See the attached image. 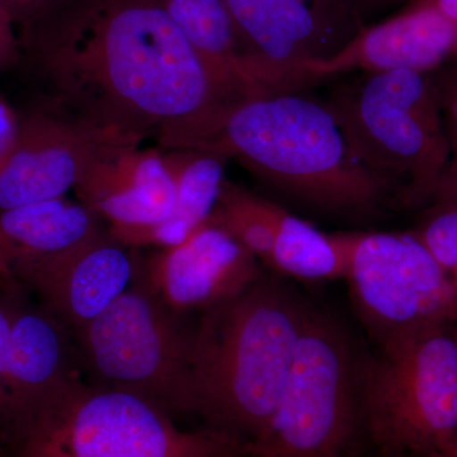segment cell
<instances>
[{"mask_svg":"<svg viewBox=\"0 0 457 457\" xmlns=\"http://www.w3.org/2000/svg\"><path fill=\"white\" fill-rule=\"evenodd\" d=\"M13 128L14 125H11V122H9L7 111L3 110V107L0 106V152L11 137Z\"/></svg>","mask_w":457,"mask_h":457,"instance_id":"cell-31","label":"cell"},{"mask_svg":"<svg viewBox=\"0 0 457 457\" xmlns=\"http://www.w3.org/2000/svg\"><path fill=\"white\" fill-rule=\"evenodd\" d=\"M137 281L73 333L96 386L134 394L171 418L192 414L194 328Z\"/></svg>","mask_w":457,"mask_h":457,"instance_id":"cell-8","label":"cell"},{"mask_svg":"<svg viewBox=\"0 0 457 457\" xmlns=\"http://www.w3.org/2000/svg\"><path fill=\"white\" fill-rule=\"evenodd\" d=\"M0 69H2V65H0Z\"/></svg>","mask_w":457,"mask_h":457,"instance_id":"cell-35","label":"cell"},{"mask_svg":"<svg viewBox=\"0 0 457 457\" xmlns=\"http://www.w3.org/2000/svg\"><path fill=\"white\" fill-rule=\"evenodd\" d=\"M176 187L173 209L163 221L134 230H108L129 249L179 245L212 215L225 182L227 159L213 153L171 149L164 154Z\"/></svg>","mask_w":457,"mask_h":457,"instance_id":"cell-18","label":"cell"},{"mask_svg":"<svg viewBox=\"0 0 457 457\" xmlns=\"http://www.w3.org/2000/svg\"><path fill=\"white\" fill-rule=\"evenodd\" d=\"M457 59V26L422 3L383 22L361 29L326 59L312 62L309 80L361 71L363 73L411 71L436 73Z\"/></svg>","mask_w":457,"mask_h":457,"instance_id":"cell-14","label":"cell"},{"mask_svg":"<svg viewBox=\"0 0 457 457\" xmlns=\"http://www.w3.org/2000/svg\"><path fill=\"white\" fill-rule=\"evenodd\" d=\"M74 191L80 204L110 222L111 230H134L163 221L176 197L164 154L139 145L120 146L99 158Z\"/></svg>","mask_w":457,"mask_h":457,"instance_id":"cell-15","label":"cell"},{"mask_svg":"<svg viewBox=\"0 0 457 457\" xmlns=\"http://www.w3.org/2000/svg\"><path fill=\"white\" fill-rule=\"evenodd\" d=\"M21 59L22 49L16 23L7 12L0 9V65L5 68Z\"/></svg>","mask_w":457,"mask_h":457,"instance_id":"cell-26","label":"cell"},{"mask_svg":"<svg viewBox=\"0 0 457 457\" xmlns=\"http://www.w3.org/2000/svg\"><path fill=\"white\" fill-rule=\"evenodd\" d=\"M366 356L341 321L309 306L281 395L249 457H348L362 427Z\"/></svg>","mask_w":457,"mask_h":457,"instance_id":"cell-7","label":"cell"},{"mask_svg":"<svg viewBox=\"0 0 457 457\" xmlns=\"http://www.w3.org/2000/svg\"><path fill=\"white\" fill-rule=\"evenodd\" d=\"M139 144L42 102L14 123L0 152V212L64 198L99 158Z\"/></svg>","mask_w":457,"mask_h":457,"instance_id":"cell-10","label":"cell"},{"mask_svg":"<svg viewBox=\"0 0 457 457\" xmlns=\"http://www.w3.org/2000/svg\"><path fill=\"white\" fill-rule=\"evenodd\" d=\"M440 457H457V436L455 437V440L451 442V445L449 447H447L446 451L445 453H442L441 455H436Z\"/></svg>","mask_w":457,"mask_h":457,"instance_id":"cell-32","label":"cell"},{"mask_svg":"<svg viewBox=\"0 0 457 457\" xmlns=\"http://www.w3.org/2000/svg\"><path fill=\"white\" fill-rule=\"evenodd\" d=\"M408 0H353L354 9L360 12L378 11V9L390 7ZM411 0H409L411 3Z\"/></svg>","mask_w":457,"mask_h":457,"instance_id":"cell-30","label":"cell"},{"mask_svg":"<svg viewBox=\"0 0 457 457\" xmlns=\"http://www.w3.org/2000/svg\"><path fill=\"white\" fill-rule=\"evenodd\" d=\"M432 457H440V456H432Z\"/></svg>","mask_w":457,"mask_h":457,"instance_id":"cell-34","label":"cell"},{"mask_svg":"<svg viewBox=\"0 0 457 457\" xmlns=\"http://www.w3.org/2000/svg\"><path fill=\"white\" fill-rule=\"evenodd\" d=\"M0 457H4V455H3V451H2V449H0Z\"/></svg>","mask_w":457,"mask_h":457,"instance_id":"cell-33","label":"cell"},{"mask_svg":"<svg viewBox=\"0 0 457 457\" xmlns=\"http://www.w3.org/2000/svg\"><path fill=\"white\" fill-rule=\"evenodd\" d=\"M237 42L267 93L297 92L312 62L336 53L339 22L299 0H224Z\"/></svg>","mask_w":457,"mask_h":457,"instance_id":"cell-13","label":"cell"},{"mask_svg":"<svg viewBox=\"0 0 457 457\" xmlns=\"http://www.w3.org/2000/svg\"><path fill=\"white\" fill-rule=\"evenodd\" d=\"M352 300L378 345L457 321V285L414 233L336 234Z\"/></svg>","mask_w":457,"mask_h":457,"instance_id":"cell-9","label":"cell"},{"mask_svg":"<svg viewBox=\"0 0 457 457\" xmlns=\"http://www.w3.org/2000/svg\"><path fill=\"white\" fill-rule=\"evenodd\" d=\"M176 149L234 158L303 203L333 212H369L387 189L352 153L327 104L297 92L221 104Z\"/></svg>","mask_w":457,"mask_h":457,"instance_id":"cell-2","label":"cell"},{"mask_svg":"<svg viewBox=\"0 0 457 457\" xmlns=\"http://www.w3.org/2000/svg\"><path fill=\"white\" fill-rule=\"evenodd\" d=\"M269 267L300 281H329L343 278L345 258L336 236L284 210Z\"/></svg>","mask_w":457,"mask_h":457,"instance_id":"cell-20","label":"cell"},{"mask_svg":"<svg viewBox=\"0 0 457 457\" xmlns=\"http://www.w3.org/2000/svg\"><path fill=\"white\" fill-rule=\"evenodd\" d=\"M261 262L221 225L207 219L179 245L141 261L134 278L179 314L206 312L263 278Z\"/></svg>","mask_w":457,"mask_h":457,"instance_id":"cell-12","label":"cell"},{"mask_svg":"<svg viewBox=\"0 0 457 457\" xmlns=\"http://www.w3.org/2000/svg\"><path fill=\"white\" fill-rule=\"evenodd\" d=\"M135 253L102 228L73 246L18 264L0 285L35 297L71 335L132 284Z\"/></svg>","mask_w":457,"mask_h":457,"instance_id":"cell-11","label":"cell"},{"mask_svg":"<svg viewBox=\"0 0 457 457\" xmlns=\"http://www.w3.org/2000/svg\"><path fill=\"white\" fill-rule=\"evenodd\" d=\"M445 132L450 147L457 145V69L449 73L435 74Z\"/></svg>","mask_w":457,"mask_h":457,"instance_id":"cell-24","label":"cell"},{"mask_svg":"<svg viewBox=\"0 0 457 457\" xmlns=\"http://www.w3.org/2000/svg\"><path fill=\"white\" fill-rule=\"evenodd\" d=\"M13 290V318L5 370L4 408L0 418L32 404L77 375L79 354L73 336L29 295Z\"/></svg>","mask_w":457,"mask_h":457,"instance_id":"cell-16","label":"cell"},{"mask_svg":"<svg viewBox=\"0 0 457 457\" xmlns=\"http://www.w3.org/2000/svg\"><path fill=\"white\" fill-rule=\"evenodd\" d=\"M73 0H0V9L14 21L18 35L55 16Z\"/></svg>","mask_w":457,"mask_h":457,"instance_id":"cell-23","label":"cell"},{"mask_svg":"<svg viewBox=\"0 0 457 457\" xmlns=\"http://www.w3.org/2000/svg\"><path fill=\"white\" fill-rule=\"evenodd\" d=\"M414 234L457 285V204H432Z\"/></svg>","mask_w":457,"mask_h":457,"instance_id":"cell-22","label":"cell"},{"mask_svg":"<svg viewBox=\"0 0 457 457\" xmlns=\"http://www.w3.org/2000/svg\"><path fill=\"white\" fill-rule=\"evenodd\" d=\"M101 230L97 213L64 198L0 212V282L18 264L64 251Z\"/></svg>","mask_w":457,"mask_h":457,"instance_id":"cell-19","label":"cell"},{"mask_svg":"<svg viewBox=\"0 0 457 457\" xmlns=\"http://www.w3.org/2000/svg\"><path fill=\"white\" fill-rule=\"evenodd\" d=\"M12 318H13V290L8 286L0 285V411L4 408L5 400H7L5 370H7Z\"/></svg>","mask_w":457,"mask_h":457,"instance_id":"cell-25","label":"cell"},{"mask_svg":"<svg viewBox=\"0 0 457 457\" xmlns=\"http://www.w3.org/2000/svg\"><path fill=\"white\" fill-rule=\"evenodd\" d=\"M225 104L266 95L240 51L224 0H162Z\"/></svg>","mask_w":457,"mask_h":457,"instance_id":"cell-17","label":"cell"},{"mask_svg":"<svg viewBox=\"0 0 457 457\" xmlns=\"http://www.w3.org/2000/svg\"><path fill=\"white\" fill-rule=\"evenodd\" d=\"M309 306L263 276L201 312L192 339V414L210 428L255 440L278 404Z\"/></svg>","mask_w":457,"mask_h":457,"instance_id":"cell-3","label":"cell"},{"mask_svg":"<svg viewBox=\"0 0 457 457\" xmlns=\"http://www.w3.org/2000/svg\"><path fill=\"white\" fill-rule=\"evenodd\" d=\"M4 457H249L248 442L182 429L152 403L71 378L0 418Z\"/></svg>","mask_w":457,"mask_h":457,"instance_id":"cell-4","label":"cell"},{"mask_svg":"<svg viewBox=\"0 0 457 457\" xmlns=\"http://www.w3.org/2000/svg\"><path fill=\"white\" fill-rule=\"evenodd\" d=\"M327 104L357 161L387 192L405 206L431 204L451 155L433 73L366 74Z\"/></svg>","mask_w":457,"mask_h":457,"instance_id":"cell-5","label":"cell"},{"mask_svg":"<svg viewBox=\"0 0 457 457\" xmlns=\"http://www.w3.org/2000/svg\"><path fill=\"white\" fill-rule=\"evenodd\" d=\"M284 209L225 180L210 218L269 267Z\"/></svg>","mask_w":457,"mask_h":457,"instance_id":"cell-21","label":"cell"},{"mask_svg":"<svg viewBox=\"0 0 457 457\" xmlns=\"http://www.w3.org/2000/svg\"><path fill=\"white\" fill-rule=\"evenodd\" d=\"M432 204H457V145L451 149L449 163L442 174Z\"/></svg>","mask_w":457,"mask_h":457,"instance_id":"cell-27","label":"cell"},{"mask_svg":"<svg viewBox=\"0 0 457 457\" xmlns=\"http://www.w3.org/2000/svg\"><path fill=\"white\" fill-rule=\"evenodd\" d=\"M411 3H422L440 12L442 16L447 18L457 26V0H411Z\"/></svg>","mask_w":457,"mask_h":457,"instance_id":"cell-29","label":"cell"},{"mask_svg":"<svg viewBox=\"0 0 457 457\" xmlns=\"http://www.w3.org/2000/svg\"><path fill=\"white\" fill-rule=\"evenodd\" d=\"M47 106L170 147L225 102L162 0H73L20 33Z\"/></svg>","mask_w":457,"mask_h":457,"instance_id":"cell-1","label":"cell"},{"mask_svg":"<svg viewBox=\"0 0 457 457\" xmlns=\"http://www.w3.org/2000/svg\"><path fill=\"white\" fill-rule=\"evenodd\" d=\"M362 427L385 457L446 451L457 436V321L417 328L366 356Z\"/></svg>","mask_w":457,"mask_h":457,"instance_id":"cell-6","label":"cell"},{"mask_svg":"<svg viewBox=\"0 0 457 457\" xmlns=\"http://www.w3.org/2000/svg\"><path fill=\"white\" fill-rule=\"evenodd\" d=\"M299 2L309 5L324 16L332 18L337 22H341L342 14H345L348 11L352 0H299Z\"/></svg>","mask_w":457,"mask_h":457,"instance_id":"cell-28","label":"cell"}]
</instances>
